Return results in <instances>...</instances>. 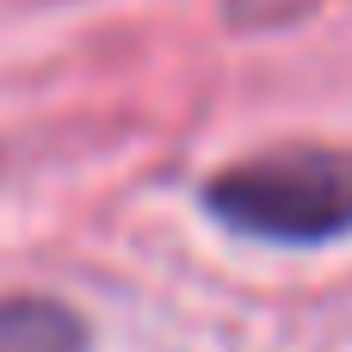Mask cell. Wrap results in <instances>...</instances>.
Returning <instances> with one entry per match:
<instances>
[{"mask_svg":"<svg viewBox=\"0 0 352 352\" xmlns=\"http://www.w3.org/2000/svg\"><path fill=\"white\" fill-rule=\"evenodd\" d=\"M210 223L272 248H328L352 235V148H272L198 186Z\"/></svg>","mask_w":352,"mask_h":352,"instance_id":"cell-1","label":"cell"},{"mask_svg":"<svg viewBox=\"0 0 352 352\" xmlns=\"http://www.w3.org/2000/svg\"><path fill=\"white\" fill-rule=\"evenodd\" d=\"M93 328L62 297H0V352H87Z\"/></svg>","mask_w":352,"mask_h":352,"instance_id":"cell-2","label":"cell"}]
</instances>
